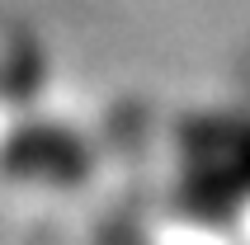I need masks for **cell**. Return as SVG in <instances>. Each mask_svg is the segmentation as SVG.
<instances>
[{
  "label": "cell",
  "mask_w": 250,
  "mask_h": 245,
  "mask_svg": "<svg viewBox=\"0 0 250 245\" xmlns=\"http://www.w3.org/2000/svg\"><path fill=\"white\" fill-rule=\"evenodd\" d=\"M0 165L28 179H76L85 170V146L62 127H19L5 137Z\"/></svg>",
  "instance_id": "1"
}]
</instances>
